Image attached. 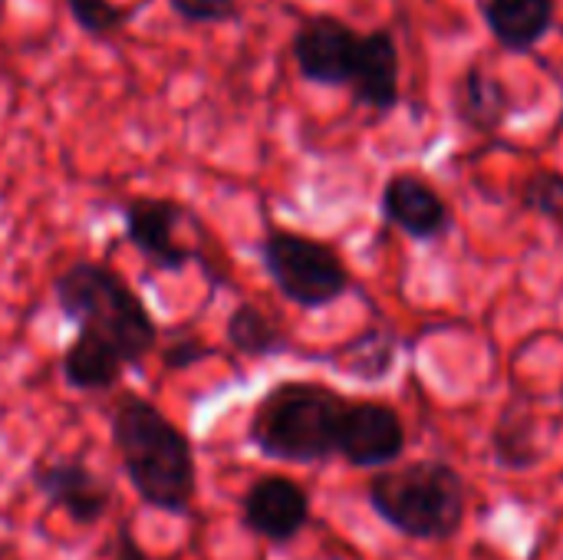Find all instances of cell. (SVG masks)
<instances>
[{"mask_svg":"<svg viewBox=\"0 0 563 560\" xmlns=\"http://www.w3.org/2000/svg\"><path fill=\"white\" fill-rule=\"evenodd\" d=\"M109 436L135 495L162 515H188L198 492L191 439L145 396L122 393L109 406Z\"/></svg>","mask_w":563,"mask_h":560,"instance_id":"6da1fadb","label":"cell"},{"mask_svg":"<svg viewBox=\"0 0 563 560\" xmlns=\"http://www.w3.org/2000/svg\"><path fill=\"white\" fill-rule=\"evenodd\" d=\"M53 304L79 330L106 340L129 366L158 350V327L132 284L106 261H73L53 277Z\"/></svg>","mask_w":563,"mask_h":560,"instance_id":"7a4b0ae2","label":"cell"},{"mask_svg":"<svg viewBox=\"0 0 563 560\" xmlns=\"http://www.w3.org/2000/svg\"><path fill=\"white\" fill-rule=\"evenodd\" d=\"M350 399L327 383L287 380L271 386L247 422V439L264 459L320 465L336 455V436Z\"/></svg>","mask_w":563,"mask_h":560,"instance_id":"3957f363","label":"cell"},{"mask_svg":"<svg viewBox=\"0 0 563 560\" xmlns=\"http://www.w3.org/2000/svg\"><path fill=\"white\" fill-rule=\"evenodd\" d=\"M366 498L376 518L412 541H452L468 515L462 472L439 459L376 472L366 485Z\"/></svg>","mask_w":563,"mask_h":560,"instance_id":"277c9868","label":"cell"},{"mask_svg":"<svg viewBox=\"0 0 563 560\" xmlns=\"http://www.w3.org/2000/svg\"><path fill=\"white\" fill-rule=\"evenodd\" d=\"M261 264L277 294L300 310H323L353 287L340 251L300 231L271 228L261 241Z\"/></svg>","mask_w":563,"mask_h":560,"instance_id":"5b68a950","label":"cell"},{"mask_svg":"<svg viewBox=\"0 0 563 560\" xmlns=\"http://www.w3.org/2000/svg\"><path fill=\"white\" fill-rule=\"evenodd\" d=\"M191 218V211L175 198L135 195L122 205V241L135 248L155 271L178 274L201 254L178 241V228Z\"/></svg>","mask_w":563,"mask_h":560,"instance_id":"8992f818","label":"cell"},{"mask_svg":"<svg viewBox=\"0 0 563 560\" xmlns=\"http://www.w3.org/2000/svg\"><path fill=\"white\" fill-rule=\"evenodd\" d=\"M406 452V422L386 403H350L336 436V455L366 472L396 465Z\"/></svg>","mask_w":563,"mask_h":560,"instance_id":"52a82bcc","label":"cell"},{"mask_svg":"<svg viewBox=\"0 0 563 560\" xmlns=\"http://www.w3.org/2000/svg\"><path fill=\"white\" fill-rule=\"evenodd\" d=\"M356 46L360 33L333 13L307 17L290 40V53L300 76L317 86H350Z\"/></svg>","mask_w":563,"mask_h":560,"instance_id":"ba28073f","label":"cell"},{"mask_svg":"<svg viewBox=\"0 0 563 560\" xmlns=\"http://www.w3.org/2000/svg\"><path fill=\"white\" fill-rule=\"evenodd\" d=\"M241 525L271 545H290L310 525V495L287 475H261L241 498Z\"/></svg>","mask_w":563,"mask_h":560,"instance_id":"9c48e42d","label":"cell"},{"mask_svg":"<svg viewBox=\"0 0 563 560\" xmlns=\"http://www.w3.org/2000/svg\"><path fill=\"white\" fill-rule=\"evenodd\" d=\"M30 482L53 508L66 512L79 528L99 525L112 505V485L76 455L36 462Z\"/></svg>","mask_w":563,"mask_h":560,"instance_id":"30bf717a","label":"cell"},{"mask_svg":"<svg viewBox=\"0 0 563 560\" xmlns=\"http://www.w3.org/2000/svg\"><path fill=\"white\" fill-rule=\"evenodd\" d=\"M379 211L393 228L422 244L442 241L452 231V211L445 198L422 175L412 172H399L383 185Z\"/></svg>","mask_w":563,"mask_h":560,"instance_id":"8fae6325","label":"cell"},{"mask_svg":"<svg viewBox=\"0 0 563 560\" xmlns=\"http://www.w3.org/2000/svg\"><path fill=\"white\" fill-rule=\"evenodd\" d=\"M350 92L373 112H389L399 106V46L389 30L360 33Z\"/></svg>","mask_w":563,"mask_h":560,"instance_id":"7c38bea8","label":"cell"},{"mask_svg":"<svg viewBox=\"0 0 563 560\" xmlns=\"http://www.w3.org/2000/svg\"><path fill=\"white\" fill-rule=\"evenodd\" d=\"M485 23L505 50L531 53L554 26V0H485Z\"/></svg>","mask_w":563,"mask_h":560,"instance_id":"4fadbf2b","label":"cell"},{"mask_svg":"<svg viewBox=\"0 0 563 560\" xmlns=\"http://www.w3.org/2000/svg\"><path fill=\"white\" fill-rule=\"evenodd\" d=\"M511 109H515V99L508 86L478 66H472L455 86V116L472 132H482V135L498 132L508 122Z\"/></svg>","mask_w":563,"mask_h":560,"instance_id":"5bb4252c","label":"cell"},{"mask_svg":"<svg viewBox=\"0 0 563 560\" xmlns=\"http://www.w3.org/2000/svg\"><path fill=\"white\" fill-rule=\"evenodd\" d=\"M59 370H63V380H66L69 389H76V393H106L122 380L125 363L106 340H99L89 330H79L73 337V343L66 347V353L59 360Z\"/></svg>","mask_w":563,"mask_h":560,"instance_id":"9a60e30c","label":"cell"},{"mask_svg":"<svg viewBox=\"0 0 563 560\" xmlns=\"http://www.w3.org/2000/svg\"><path fill=\"white\" fill-rule=\"evenodd\" d=\"M228 347L241 356L264 360V356H284L290 353V337L254 304H238L224 323Z\"/></svg>","mask_w":563,"mask_h":560,"instance_id":"2e32d148","label":"cell"},{"mask_svg":"<svg viewBox=\"0 0 563 560\" xmlns=\"http://www.w3.org/2000/svg\"><path fill=\"white\" fill-rule=\"evenodd\" d=\"M396 350H399V340L389 330L369 327L356 340L343 343L333 353V363L356 380H383V376H389V370L396 363Z\"/></svg>","mask_w":563,"mask_h":560,"instance_id":"e0dca14e","label":"cell"},{"mask_svg":"<svg viewBox=\"0 0 563 560\" xmlns=\"http://www.w3.org/2000/svg\"><path fill=\"white\" fill-rule=\"evenodd\" d=\"M492 459L508 472H528L541 462V449L534 442V422L521 409H508L492 432Z\"/></svg>","mask_w":563,"mask_h":560,"instance_id":"ac0fdd59","label":"cell"},{"mask_svg":"<svg viewBox=\"0 0 563 560\" xmlns=\"http://www.w3.org/2000/svg\"><path fill=\"white\" fill-rule=\"evenodd\" d=\"M73 23L96 40H112L129 26V10L119 7L115 0H63Z\"/></svg>","mask_w":563,"mask_h":560,"instance_id":"d6986e66","label":"cell"},{"mask_svg":"<svg viewBox=\"0 0 563 560\" xmlns=\"http://www.w3.org/2000/svg\"><path fill=\"white\" fill-rule=\"evenodd\" d=\"M518 198H521V208L525 211L541 215L544 221L558 224L563 231V172H554V168L531 172L521 182Z\"/></svg>","mask_w":563,"mask_h":560,"instance_id":"ffe728a7","label":"cell"},{"mask_svg":"<svg viewBox=\"0 0 563 560\" xmlns=\"http://www.w3.org/2000/svg\"><path fill=\"white\" fill-rule=\"evenodd\" d=\"M175 17L191 23V26H205V23H228L238 13V0H168Z\"/></svg>","mask_w":563,"mask_h":560,"instance_id":"44dd1931","label":"cell"},{"mask_svg":"<svg viewBox=\"0 0 563 560\" xmlns=\"http://www.w3.org/2000/svg\"><path fill=\"white\" fill-rule=\"evenodd\" d=\"M214 353H218L214 347H208V343H201V340H195V337H185V340H175V343L162 347L158 356H162V366H165V370L185 373V370H191V366L211 360Z\"/></svg>","mask_w":563,"mask_h":560,"instance_id":"7402d4cb","label":"cell"},{"mask_svg":"<svg viewBox=\"0 0 563 560\" xmlns=\"http://www.w3.org/2000/svg\"><path fill=\"white\" fill-rule=\"evenodd\" d=\"M115 560H162V558H152V554L135 541V535H132L129 528H119V535H115Z\"/></svg>","mask_w":563,"mask_h":560,"instance_id":"603a6c76","label":"cell"}]
</instances>
